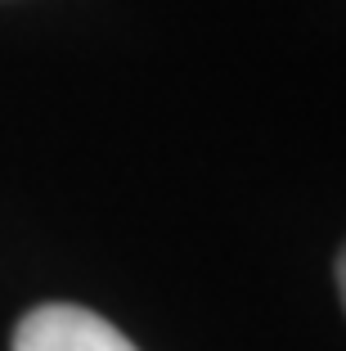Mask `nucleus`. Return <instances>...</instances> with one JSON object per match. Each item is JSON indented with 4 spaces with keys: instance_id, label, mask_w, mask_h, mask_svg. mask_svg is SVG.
Returning a JSON list of instances; mask_svg holds the SVG:
<instances>
[{
    "instance_id": "obj_1",
    "label": "nucleus",
    "mask_w": 346,
    "mask_h": 351,
    "mask_svg": "<svg viewBox=\"0 0 346 351\" xmlns=\"http://www.w3.org/2000/svg\"><path fill=\"white\" fill-rule=\"evenodd\" d=\"M14 351H135L103 315L68 302L27 311L14 329Z\"/></svg>"
},
{
    "instance_id": "obj_2",
    "label": "nucleus",
    "mask_w": 346,
    "mask_h": 351,
    "mask_svg": "<svg viewBox=\"0 0 346 351\" xmlns=\"http://www.w3.org/2000/svg\"><path fill=\"white\" fill-rule=\"evenodd\" d=\"M337 289H342V302H346V248H342V257H337Z\"/></svg>"
}]
</instances>
